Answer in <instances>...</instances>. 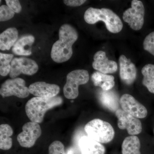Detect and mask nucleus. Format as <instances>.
<instances>
[{
	"mask_svg": "<svg viewBox=\"0 0 154 154\" xmlns=\"http://www.w3.org/2000/svg\"><path fill=\"white\" fill-rule=\"evenodd\" d=\"M59 37V40L53 45L51 56L54 61L62 63L72 57V45L78 39V33L72 25L64 24L60 28Z\"/></svg>",
	"mask_w": 154,
	"mask_h": 154,
	"instance_id": "1",
	"label": "nucleus"
},
{
	"mask_svg": "<svg viewBox=\"0 0 154 154\" xmlns=\"http://www.w3.org/2000/svg\"><path fill=\"white\" fill-rule=\"evenodd\" d=\"M84 19L87 23L91 25L102 21L105 23L107 30L113 33H119L123 28L120 18L108 8H89L85 12Z\"/></svg>",
	"mask_w": 154,
	"mask_h": 154,
	"instance_id": "2",
	"label": "nucleus"
},
{
	"mask_svg": "<svg viewBox=\"0 0 154 154\" xmlns=\"http://www.w3.org/2000/svg\"><path fill=\"white\" fill-rule=\"evenodd\" d=\"M63 102L62 98L60 96L50 98L34 97L26 103L25 112L30 121L41 123L48 110L60 105Z\"/></svg>",
	"mask_w": 154,
	"mask_h": 154,
	"instance_id": "3",
	"label": "nucleus"
},
{
	"mask_svg": "<svg viewBox=\"0 0 154 154\" xmlns=\"http://www.w3.org/2000/svg\"><path fill=\"white\" fill-rule=\"evenodd\" d=\"M85 130L88 136L100 143L110 142L113 140L115 134L112 125L99 119L88 122L85 127Z\"/></svg>",
	"mask_w": 154,
	"mask_h": 154,
	"instance_id": "4",
	"label": "nucleus"
},
{
	"mask_svg": "<svg viewBox=\"0 0 154 154\" xmlns=\"http://www.w3.org/2000/svg\"><path fill=\"white\" fill-rule=\"evenodd\" d=\"M89 77V73L86 70H75L69 73L67 75L66 83L63 89L66 98L69 99L77 98L79 94V86L87 84Z\"/></svg>",
	"mask_w": 154,
	"mask_h": 154,
	"instance_id": "5",
	"label": "nucleus"
},
{
	"mask_svg": "<svg viewBox=\"0 0 154 154\" xmlns=\"http://www.w3.org/2000/svg\"><path fill=\"white\" fill-rule=\"evenodd\" d=\"M145 8L140 1L133 0L131 8L125 11L123 19L132 30H139L142 28L144 22Z\"/></svg>",
	"mask_w": 154,
	"mask_h": 154,
	"instance_id": "6",
	"label": "nucleus"
},
{
	"mask_svg": "<svg viewBox=\"0 0 154 154\" xmlns=\"http://www.w3.org/2000/svg\"><path fill=\"white\" fill-rule=\"evenodd\" d=\"M25 85V80L21 78L6 80L1 86L0 94L3 97L15 96L22 99L26 98L30 93Z\"/></svg>",
	"mask_w": 154,
	"mask_h": 154,
	"instance_id": "7",
	"label": "nucleus"
},
{
	"mask_svg": "<svg viewBox=\"0 0 154 154\" xmlns=\"http://www.w3.org/2000/svg\"><path fill=\"white\" fill-rule=\"evenodd\" d=\"M42 134V130L38 123L30 122L22 127V131L18 134L17 139L21 146L32 147Z\"/></svg>",
	"mask_w": 154,
	"mask_h": 154,
	"instance_id": "8",
	"label": "nucleus"
},
{
	"mask_svg": "<svg viewBox=\"0 0 154 154\" xmlns=\"http://www.w3.org/2000/svg\"><path fill=\"white\" fill-rule=\"evenodd\" d=\"M11 66L9 75L12 79L17 78L21 74L32 75L37 72L38 69L35 61L26 57L15 58L11 62Z\"/></svg>",
	"mask_w": 154,
	"mask_h": 154,
	"instance_id": "9",
	"label": "nucleus"
},
{
	"mask_svg": "<svg viewBox=\"0 0 154 154\" xmlns=\"http://www.w3.org/2000/svg\"><path fill=\"white\" fill-rule=\"evenodd\" d=\"M118 119V126L120 129H126L131 135L140 134L142 131V125L138 118L126 113L124 110L119 109L115 112Z\"/></svg>",
	"mask_w": 154,
	"mask_h": 154,
	"instance_id": "10",
	"label": "nucleus"
},
{
	"mask_svg": "<svg viewBox=\"0 0 154 154\" xmlns=\"http://www.w3.org/2000/svg\"><path fill=\"white\" fill-rule=\"evenodd\" d=\"M119 104L122 110L136 118H144L147 115V110L145 107L130 94L122 95L119 99Z\"/></svg>",
	"mask_w": 154,
	"mask_h": 154,
	"instance_id": "11",
	"label": "nucleus"
},
{
	"mask_svg": "<svg viewBox=\"0 0 154 154\" xmlns=\"http://www.w3.org/2000/svg\"><path fill=\"white\" fill-rule=\"evenodd\" d=\"M29 92L33 96L40 98H50L55 97L60 91L59 86L43 82H36L30 85Z\"/></svg>",
	"mask_w": 154,
	"mask_h": 154,
	"instance_id": "12",
	"label": "nucleus"
},
{
	"mask_svg": "<svg viewBox=\"0 0 154 154\" xmlns=\"http://www.w3.org/2000/svg\"><path fill=\"white\" fill-rule=\"evenodd\" d=\"M93 66L94 69L102 73H113L117 71L118 66L116 62L108 59L106 53L102 51H97L94 57Z\"/></svg>",
	"mask_w": 154,
	"mask_h": 154,
	"instance_id": "13",
	"label": "nucleus"
},
{
	"mask_svg": "<svg viewBox=\"0 0 154 154\" xmlns=\"http://www.w3.org/2000/svg\"><path fill=\"white\" fill-rule=\"evenodd\" d=\"M120 79L122 82L127 85H131L134 82L137 76L135 66L124 55L119 58Z\"/></svg>",
	"mask_w": 154,
	"mask_h": 154,
	"instance_id": "14",
	"label": "nucleus"
},
{
	"mask_svg": "<svg viewBox=\"0 0 154 154\" xmlns=\"http://www.w3.org/2000/svg\"><path fill=\"white\" fill-rule=\"evenodd\" d=\"M81 154H105V148L98 142L87 136L82 137L79 141Z\"/></svg>",
	"mask_w": 154,
	"mask_h": 154,
	"instance_id": "15",
	"label": "nucleus"
},
{
	"mask_svg": "<svg viewBox=\"0 0 154 154\" xmlns=\"http://www.w3.org/2000/svg\"><path fill=\"white\" fill-rule=\"evenodd\" d=\"M34 41L35 38L32 35L22 36L14 44L12 51L18 55H30L32 54V45Z\"/></svg>",
	"mask_w": 154,
	"mask_h": 154,
	"instance_id": "16",
	"label": "nucleus"
},
{
	"mask_svg": "<svg viewBox=\"0 0 154 154\" xmlns=\"http://www.w3.org/2000/svg\"><path fill=\"white\" fill-rule=\"evenodd\" d=\"M99 99L104 107L113 112L118 110L119 100L117 94L112 91L102 90L99 94Z\"/></svg>",
	"mask_w": 154,
	"mask_h": 154,
	"instance_id": "17",
	"label": "nucleus"
},
{
	"mask_svg": "<svg viewBox=\"0 0 154 154\" xmlns=\"http://www.w3.org/2000/svg\"><path fill=\"white\" fill-rule=\"evenodd\" d=\"M19 36L18 30L15 28H8L0 35V49L9 50L16 43Z\"/></svg>",
	"mask_w": 154,
	"mask_h": 154,
	"instance_id": "18",
	"label": "nucleus"
},
{
	"mask_svg": "<svg viewBox=\"0 0 154 154\" xmlns=\"http://www.w3.org/2000/svg\"><path fill=\"white\" fill-rule=\"evenodd\" d=\"M91 79L94 86L100 87L103 91H110L115 85L113 76L105 74L99 72L94 73Z\"/></svg>",
	"mask_w": 154,
	"mask_h": 154,
	"instance_id": "19",
	"label": "nucleus"
},
{
	"mask_svg": "<svg viewBox=\"0 0 154 154\" xmlns=\"http://www.w3.org/2000/svg\"><path fill=\"white\" fill-rule=\"evenodd\" d=\"M139 138L135 135L127 137L122 145V154H141Z\"/></svg>",
	"mask_w": 154,
	"mask_h": 154,
	"instance_id": "20",
	"label": "nucleus"
},
{
	"mask_svg": "<svg viewBox=\"0 0 154 154\" xmlns=\"http://www.w3.org/2000/svg\"><path fill=\"white\" fill-rule=\"evenodd\" d=\"M13 130L8 124L0 125V149L3 150H8L12 147L13 140L11 137L13 135Z\"/></svg>",
	"mask_w": 154,
	"mask_h": 154,
	"instance_id": "21",
	"label": "nucleus"
},
{
	"mask_svg": "<svg viewBox=\"0 0 154 154\" xmlns=\"http://www.w3.org/2000/svg\"><path fill=\"white\" fill-rule=\"evenodd\" d=\"M141 72L143 76V85L150 93L154 94V65H146L142 69Z\"/></svg>",
	"mask_w": 154,
	"mask_h": 154,
	"instance_id": "22",
	"label": "nucleus"
},
{
	"mask_svg": "<svg viewBox=\"0 0 154 154\" xmlns=\"http://www.w3.org/2000/svg\"><path fill=\"white\" fill-rule=\"evenodd\" d=\"M14 56L12 54L0 53V75L6 76L11 70V63Z\"/></svg>",
	"mask_w": 154,
	"mask_h": 154,
	"instance_id": "23",
	"label": "nucleus"
},
{
	"mask_svg": "<svg viewBox=\"0 0 154 154\" xmlns=\"http://www.w3.org/2000/svg\"><path fill=\"white\" fill-rule=\"evenodd\" d=\"M15 13L7 5H3L0 7V21L4 22L12 19Z\"/></svg>",
	"mask_w": 154,
	"mask_h": 154,
	"instance_id": "24",
	"label": "nucleus"
},
{
	"mask_svg": "<svg viewBox=\"0 0 154 154\" xmlns=\"http://www.w3.org/2000/svg\"><path fill=\"white\" fill-rule=\"evenodd\" d=\"M48 153L49 154H66L63 144L57 140L51 144L48 148Z\"/></svg>",
	"mask_w": 154,
	"mask_h": 154,
	"instance_id": "25",
	"label": "nucleus"
},
{
	"mask_svg": "<svg viewBox=\"0 0 154 154\" xmlns=\"http://www.w3.org/2000/svg\"><path fill=\"white\" fill-rule=\"evenodd\" d=\"M143 46L145 50L154 56V32L146 36L143 41Z\"/></svg>",
	"mask_w": 154,
	"mask_h": 154,
	"instance_id": "26",
	"label": "nucleus"
},
{
	"mask_svg": "<svg viewBox=\"0 0 154 154\" xmlns=\"http://www.w3.org/2000/svg\"><path fill=\"white\" fill-rule=\"evenodd\" d=\"M7 6L14 13H19L22 10V6L18 0H6Z\"/></svg>",
	"mask_w": 154,
	"mask_h": 154,
	"instance_id": "27",
	"label": "nucleus"
},
{
	"mask_svg": "<svg viewBox=\"0 0 154 154\" xmlns=\"http://www.w3.org/2000/svg\"><path fill=\"white\" fill-rule=\"evenodd\" d=\"M86 2L85 0H65L63 2L68 6L78 7L83 5Z\"/></svg>",
	"mask_w": 154,
	"mask_h": 154,
	"instance_id": "28",
	"label": "nucleus"
},
{
	"mask_svg": "<svg viewBox=\"0 0 154 154\" xmlns=\"http://www.w3.org/2000/svg\"><path fill=\"white\" fill-rule=\"evenodd\" d=\"M67 154H74V150L73 149H69L68 151Z\"/></svg>",
	"mask_w": 154,
	"mask_h": 154,
	"instance_id": "29",
	"label": "nucleus"
},
{
	"mask_svg": "<svg viewBox=\"0 0 154 154\" xmlns=\"http://www.w3.org/2000/svg\"></svg>",
	"mask_w": 154,
	"mask_h": 154,
	"instance_id": "30",
	"label": "nucleus"
}]
</instances>
